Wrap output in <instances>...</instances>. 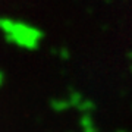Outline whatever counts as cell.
<instances>
[{"instance_id":"cell-1","label":"cell","mask_w":132,"mask_h":132,"mask_svg":"<svg viewBox=\"0 0 132 132\" xmlns=\"http://www.w3.org/2000/svg\"><path fill=\"white\" fill-rule=\"evenodd\" d=\"M0 32L7 43L25 50H35L43 40V32L37 27L13 18H0Z\"/></svg>"},{"instance_id":"cell-2","label":"cell","mask_w":132,"mask_h":132,"mask_svg":"<svg viewBox=\"0 0 132 132\" xmlns=\"http://www.w3.org/2000/svg\"><path fill=\"white\" fill-rule=\"evenodd\" d=\"M3 84H5V73L0 71V88L3 87Z\"/></svg>"}]
</instances>
